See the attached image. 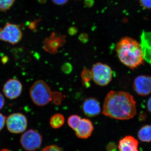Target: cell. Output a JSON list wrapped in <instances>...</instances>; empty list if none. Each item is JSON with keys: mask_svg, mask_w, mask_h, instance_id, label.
<instances>
[{"mask_svg": "<svg viewBox=\"0 0 151 151\" xmlns=\"http://www.w3.org/2000/svg\"><path fill=\"white\" fill-rule=\"evenodd\" d=\"M61 70L65 74H69L72 70V66L69 63H65L63 64L61 68Z\"/></svg>", "mask_w": 151, "mask_h": 151, "instance_id": "obj_21", "label": "cell"}, {"mask_svg": "<svg viewBox=\"0 0 151 151\" xmlns=\"http://www.w3.org/2000/svg\"><path fill=\"white\" fill-rule=\"evenodd\" d=\"M6 122V117L2 113H0V132L4 127Z\"/></svg>", "mask_w": 151, "mask_h": 151, "instance_id": "obj_24", "label": "cell"}, {"mask_svg": "<svg viewBox=\"0 0 151 151\" xmlns=\"http://www.w3.org/2000/svg\"><path fill=\"white\" fill-rule=\"evenodd\" d=\"M65 122V118L62 114L57 113L52 116L50 119V125L54 129L60 128Z\"/></svg>", "mask_w": 151, "mask_h": 151, "instance_id": "obj_16", "label": "cell"}, {"mask_svg": "<svg viewBox=\"0 0 151 151\" xmlns=\"http://www.w3.org/2000/svg\"><path fill=\"white\" fill-rule=\"evenodd\" d=\"M22 85L21 82L15 78H11L4 84L3 91L5 96L11 100L16 99L21 94Z\"/></svg>", "mask_w": 151, "mask_h": 151, "instance_id": "obj_8", "label": "cell"}, {"mask_svg": "<svg viewBox=\"0 0 151 151\" xmlns=\"http://www.w3.org/2000/svg\"><path fill=\"white\" fill-rule=\"evenodd\" d=\"M135 92L141 96H146L151 93V77L147 75L139 76L133 83Z\"/></svg>", "mask_w": 151, "mask_h": 151, "instance_id": "obj_9", "label": "cell"}, {"mask_svg": "<svg viewBox=\"0 0 151 151\" xmlns=\"http://www.w3.org/2000/svg\"><path fill=\"white\" fill-rule=\"evenodd\" d=\"M54 4L58 5H63L65 4L69 0H52Z\"/></svg>", "mask_w": 151, "mask_h": 151, "instance_id": "obj_25", "label": "cell"}, {"mask_svg": "<svg viewBox=\"0 0 151 151\" xmlns=\"http://www.w3.org/2000/svg\"><path fill=\"white\" fill-rule=\"evenodd\" d=\"M1 151H9V150H6V149H3V150H2Z\"/></svg>", "mask_w": 151, "mask_h": 151, "instance_id": "obj_29", "label": "cell"}, {"mask_svg": "<svg viewBox=\"0 0 151 151\" xmlns=\"http://www.w3.org/2000/svg\"><path fill=\"white\" fill-rule=\"evenodd\" d=\"M81 118L77 115H73L69 116L68 119V126L74 131L77 129L81 121Z\"/></svg>", "mask_w": 151, "mask_h": 151, "instance_id": "obj_18", "label": "cell"}, {"mask_svg": "<svg viewBox=\"0 0 151 151\" xmlns=\"http://www.w3.org/2000/svg\"><path fill=\"white\" fill-rule=\"evenodd\" d=\"M22 36L21 29L18 25L7 23L0 28V41L15 45L21 40Z\"/></svg>", "mask_w": 151, "mask_h": 151, "instance_id": "obj_6", "label": "cell"}, {"mask_svg": "<svg viewBox=\"0 0 151 151\" xmlns=\"http://www.w3.org/2000/svg\"><path fill=\"white\" fill-rule=\"evenodd\" d=\"M62 100V95L59 92H52V94L51 101L56 105H59Z\"/></svg>", "mask_w": 151, "mask_h": 151, "instance_id": "obj_20", "label": "cell"}, {"mask_svg": "<svg viewBox=\"0 0 151 151\" xmlns=\"http://www.w3.org/2000/svg\"><path fill=\"white\" fill-rule=\"evenodd\" d=\"M94 126L91 121L87 119H81L77 129H76V137L81 139H86L92 135Z\"/></svg>", "mask_w": 151, "mask_h": 151, "instance_id": "obj_12", "label": "cell"}, {"mask_svg": "<svg viewBox=\"0 0 151 151\" xmlns=\"http://www.w3.org/2000/svg\"><path fill=\"white\" fill-rule=\"evenodd\" d=\"M141 6L147 9H151V0H139Z\"/></svg>", "mask_w": 151, "mask_h": 151, "instance_id": "obj_22", "label": "cell"}, {"mask_svg": "<svg viewBox=\"0 0 151 151\" xmlns=\"http://www.w3.org/2000/svg\"><path fill=\"white\" fill-rule=\"evenodd\" d=\"M102 113L117 120L133 119L137 114L136 101L129 92L111 91L105 97Z\"/></svg>", "mask_w": 151, "mask_h": 151, "instance_id": "obj_1", "label": "cell"}, {"mask_svg": "<svg viewBox=\"0 0 151 151\" xmlns=\"http://www.w3.org/2000/svg\"><path fill=\"white\" fill-rule=\"evenodd\" d=\"M6 125L8 130L14 134L24 132L27 127L26 117L21 113L11 114L6 119Z\"/></svg>", "mask_w": 151, "mask_h": 151, "instance_id": "obj_7", "label": "cell"}, {"mask_svg": "<svg viewBox=\"0 0 151 151\" xmlns=\"http://www.w3.org/2000/svg\"><path fill=\"white\" fill-rule=\"evenodd\" d=\"M141 40L140 45L144 60L151 63V32L143 31Z\"/></svg>", "mask_w": 151, "mask_h": 151, "instance_id": "obj_14", "label": "cell"}, {"mask_svg": "<svg viewBox=\"0 0 151 151\" xmlns=\"http://www.w3.org/2000/svg\"><path fill=\"white\" fill-rule=\"evenodd\" d=\"M82 83L84 86L88 87L89 86V82L92 79V74L91 70L87 68H84L82 70L81 75Z\"/></svg>", "mask_w": 151, "mask_h": 151, "instance_id": "obj_17", "label": "cell"}, {"mask_svg": "<svg viewBox=\"0 0 151 151\" xmlns=\"http://www.w3.org/2000/svg\"><path fill=\"white\" fill-rule=\"evenodd\" d=\"M42 142V136L40 133L32 129L24 132L20 139L22 147L26 151L37 150L41 146Z\"/></svg>", "mask_w": 151, "mask_h": 151, "instance_id": "obj_5", "label": "cell"}, {"mask_svg": "<svg viewBox=\"0 0 151 151\" xmlns=\"http://www.w3.org/2000/svg\"><path fill=\"white\" fill-rule=\"evenodd\" d=\"M15 0H0V12L8 10L13 5Z\"/></svg>", "mask_w": 151, "mask_h": 151, "instance_id": "obj_19", "label": "cell"}, {"mask_svg": "<svg viewBox=\"0 0 151 151\" xmlns=\"http://www.w3.org/2000/svg\"><path fill=\"white\" fill-rule=\"evenodd\" d=\"M5 99L3 94L0 93V110H1L5 105Z\"/></svg>", "mask_w": 151, "mask_h": 151, "instance_id": "obj_26", "label": "cell"}, {"mask_svg": "<svg viewBox=\"0 0 151 151\" xmlns=\"http://www.w3.org/2000/svg\"><path fill=\"white\" fill-rule=\"evenodd\" d=\"M41 151H62L58 146L55 145H49L42 149Z\"/></svg>", "mask_w": 151, "mask_h": 151, "instance_id": "obj_23", "label": "cell"}, {"mask_svg": "<svg viewBox=\"0 0 151 151\" xmlns=\"http://www.w3.org/2000/svg\"><path fill=\"white\" fill-rule=\"evenodd\" d=\"M91 72L94 83L100 86H105L110 83L113 78V71L109 65L97 63L92 66Z\"/></svg>", "mask_w": 151, "mask_h": 151, "instance_id": "obj_4", "label": "cell"}, {"mask_svg": "<svg viewBox=\"0 0 151 151\" xmlns=\"http://www.w3.org/2000/svg\"><path fill=\"white\" fill-rule=\"evenodd\" d=\"M147 108L149 112L151 113V97L149 98L147 103Z\"/></svg>", "mask_w": 151, "mask_h": 151, "instance_id": "obj_27", "label": "cell"}, {"mask_svg": "<svg viewBox=\"0 0 151 151\" xmlns=\"http://www.w3.org/2000/svg\"><path fill=\"white\" fill-rule=\"evenodd\" d=\"M65 42V37L56 36L54 34L43 41V48L50 54H55L58 52V49L63 46Z\"/></svg>", "mask_w": 151, "mask_h": 151, "instance_id": "obj_10", "label": "cell"}, {"mask_svg": "<svg viewBox=\"0 0 151 151\" xmlns=\"http://www.w3.org/2000/svg\"><path fill=\"white\" fill-rule=\"evenodd\" d=\"M138 139L144 142H151V126L146 125L143 126L138 132Z\"/></svg>", "mask_w": 151, "mask_h": 151, "instance_id": "obj_15", "label": "cell"}, {"mask_svg": "<svg viewBox=\"0 0 151 151\" xmlns=\"http://www.w3.org/2000/svg\"><path fill=\"white\" fill-rule=\"evenodd\" d=\"M52 94L48 84L42 80L36 81L29 90L31 99L35 105L39 107L45 106L51 102Z\"/></svg>", "mask_w": 151, "mask_h": 151, "instance_id": "obj_3", "label": "cell"}, {"mask_svg": "<svg viewBox=\"0 0 151 151\" xmlns=\"http://www.w3.org/2000/svg\"><path fill=\"white\" fill-rule=\"evenodd\" d=\"M82 109L84 114L89 117H95L99 115L101 110L98 100L93 97H89L84 100Z\"/></svg>", "mask_w": 151, "mask_h": 151, "instance_id": "obj_11", "label": "cell"}, {"mask_svg": "<svg viewBox=\"0 0 151 151\" xmlns=\"http://www.w3.org/2000/svg\"><path fill=\"white\" fill-rule=\"evenodd\" d=\"M111 145H109V147H108V150H108V151H110V150H111V148H110V147H111ZM116 147H115V145H114V144H113V146H112V148H111V150H112V149H113V150H116Z\"/></svg>", "mask_w": 151, "mask_h": 151, "instance_id": "obj_28", "label": "cell"}, {"mask_svg": "<svg viewBox=\"0 0 151 151\" xmlns=\"http://www.w3.org/2000/svg\"><path fill=\"white\" fill-rule=\"evenodd\" d=\"M119 60L131 69H135L144 63V56L140 44L132 38L121 39L116 47Z\"/></svg>", "mask_w": 151, "mask_h": 151, "instance_id": "obj_2", "label": "cell"}, {"mask_svg": "<svg viewBox=\"0 0 151 151\" xmlns=\"http://www.w3.org/2000/svg\"><path fill=\"white\" fill-rule=\"evenodd\" d=\"M139 142L132 136H125L121 139L118 144L119 151H139Z\"/></svg>", "mask_w": 151, "mask_h": 151, "instance_id": "obj_13", "label": "cell"}]
</instances>
